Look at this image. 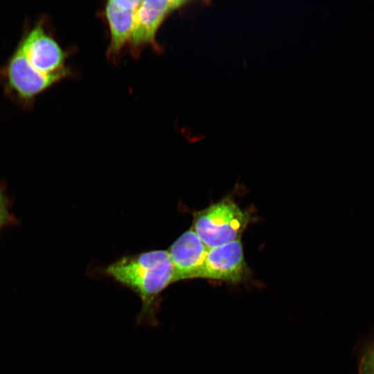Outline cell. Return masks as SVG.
Segmentation results:
<instances>
[{"label": "cell", "instance_id": "obj_1", "mask_svg": "<svg viewBox=\"0 0 374 374\" xmlns=\"http://www.w3.org/2000/svg\"><path fill=\"white\" fill-rule=\"evenodd\" d=\"M106 273L135 292L145 308L175 283L173 265L168 251L153 250L124 256L109 265Z\"/></svg>", "mask_w": 374, "mask_h": 374}, {"label": "cell", "instance_id": "obj_9", "mask_svg": "<svg viewBox=\"0 0 374 374\" xmlns=\"http://www.w3.org/2000/svg\"><path fill=\"white\" fill-rule=\"evenodd\" d=\"M9 217L7 200L0 188V226L1 227L8 221Z\"/></svg>", "mask_w": 374, "mask_h": 374}, {"label": "cell", "instance_id": "obj_5", "mask_svg": "<svg viewBox=\"0 0 374 374\" xmlns=\"http://www.w3.org/2000/svg\"><path fill=\"white\" fill-rule=\"evenodd\" d=\"M190 2L184 0L141 1L129 39L132 54L138 55L145 46L157 49L159 45L156 42V35L161 24L169 15Z\"/></svg>", "mask_w": 374, "mask_h": 374}, {"label": "cell", "instance_id": "obj_7", "mask_svg": "<svg viewBox=\"0 0 374 374\" xmlns=\"http://www.w3.org/2000/svg\"><path fill=\"white\" fill-rule=\"evenodd\" d=\"M173 265L175 282L198 278L208 247L193 227L183 233L168 251Z\"/></svg>", "mask_w": 374, "mask_h": 374}, {"label": "cell", "instance_id": "obj_2", "mask_svg": "<svg viewBox=\"0 0 374 374\" xmlns=\"http://www.w3.org/2000/svg\"><path fill=\"white\" fill-rule=\"evenodd\" d=\"M17 45L28 64L45 75L66 74L71 76V69L65 65L69 52L56 39L51 18L42 13L33 22L26 17Z\"/></svg>", "mask_w": 374, "mask_h": 374}, {"label": "cell", "instance_id": "obj_8", "mask_svg": "<svg viewBox=\"0 0 374 374\" xmlns=\"http://www.w3.org/2000/svg\"><path fill=\"white\" fill-rule=\"evenodd\" d=\"M141 1L110 0L106 3L105 13L110 32L107 55L115 58L126 43L133 30L136 12Z\"/></svg>", "mask_w": 374, "mask_h": 374}, {"label": "cell", "instance_id": "obj_4", "mask_svg": "<svg viewBox=\"0 0 374 374\" xmlns=\"http://www.w3.org/2000/svg\"><path fill=\"white\" fill-rule=\"evenodd\" d=\"M250 220L249 211L226 197L196 212L193 229L209 249L240 239Z\"/></svg>", "mask_w": 374, "mask_h": 374}, {"label": "cell", "instance_id": "obj_6", "mask_svg": "<svg viewBox=\"0 0 374 374\" xmlns=\"http://www.w3.org/2000/svg\"><path fill=\"white\" fill-rule=\"evenodd\" d=\"M240 239L209 248L198 278L238 283L248 276Z\"/></svg>", "mask_w": 374, "mask_h": 374}, {"label": "cell", "instance_id": "obj_10", "mask_svg": "<svg viewBox=\"0 0 374 374\" xmlns=\"http://www.w3.org/2000/svg\"><path fill=\"white\" fill-rule=\"evenodd\" d=\"M0 229H1V226H0Z\"/></svg>", "mask_w": 374, "mask_h": 374}, {"label": "cell", "instance_id": "obj_3", "mask_svg": "<svg viewBox=\"0 0 374 374\" xmlns=\"http://www.w3.org/2000/svg\"><path fill=\"white\" fill-rule=\"evenodd\" d=\"M69 77L45 75L35 71L17 45L0 66V86L5 97L24 111L33 110L37 97Z\"/></svg>", "mask_w": 374, "mask_h": 374}]
</instances>
